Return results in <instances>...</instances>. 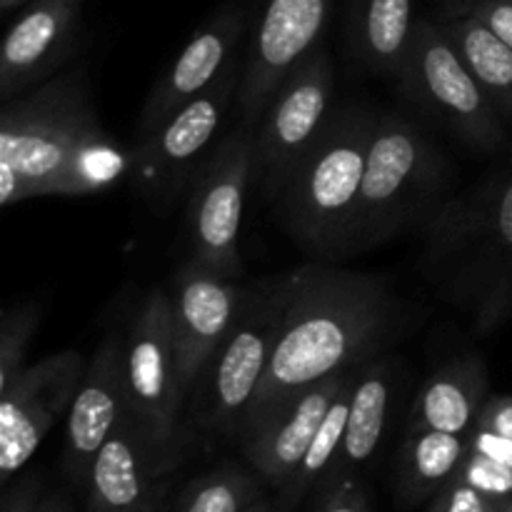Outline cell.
<instances>
[{"label": "cell", "mask_w": 512, "mask_h": 512, "mask_svg": "<svg viewBox=\"0 0 512 512\" xmlns=\"http://www.w3.org/2000/svg\"><path fill=\"white\" fill-rule=\"evenodd\" d=\"M285 305V278L248 295L243 315L210 355L188 395V413L198 428L240 433L268 370Z\"/></svg>", "instance_id": "5b68a950"}, {"label": "cell", "mask_w": 512, "mask_h": 512, "mask_svg": "<svg viewBox=\"0 0 512 512\" xmlns=\"http://www.w3.org/2000/svg\"><path fill=\"white\" fill-rule=\"evenodd\" d=\"M170 448L155 443L130 413L123 415L90 468L95 508L130 512L143 508L150 478L163 468Z\"/></svg>", "instance_id": "ac0fdd59"}, {"label": "cell", "mask_w": 512, "mask_h": 512, "mask_svg": "<svg viewBox=\"0 0 512 512\" xmlns=\"http://www.w3.org/2000/svg\"><path fill=\"white\" fill-rule=\"evenodd\" d=\"M248 295V290L235 285L233 278L215 273L198 258H190L175 273L170 288V318L185 398L210 355L240 320Z\"/></svg>", "instance_id": "4fadbf2b"}, {"label": "cell", "mask_w": 512, "mask_h": 512, "mask_svg": "<svg viewBox=\"0 0 512 512\" xmlns=\"http://www.w3.org/2000/svg\"><path fill=\"white\" fill-rule=\"evenodd\" d=\"M378 115L330 113L323 133L280 190L285 223L295 238L323 253H343L360 203L370 140Z\"/></svg>", "instance_id": "3957f363"}, {"label": "cell", "mask_w": 512, "mask_h": 512, "mask_svg": "<svg viewBox=\"0 0 512 512\" xmlns=\"http://www.w3.org/2000/svg\"><path fill=\"white\" fill-rule=\"evenodd\" d=\"M470 453V435L440 433V430H408L403 463L408 488L415 493L435 490L458 478Z\"/></svg>", "instance_id": "cb8c5ba5"}, {"label": "cell", "mask_w": 512, "mask_h": 512, "mask_svg": "<svg viewBox=\"0 0 512 512\" xmlns=\"http://www.w3.org/2000/svg\"><path fill=\"white\" fill-rule=\"evenodd\" d=\"M323 512H365V503L360 498L358 490H338V493L330 498V503L325 505Z\"/></svg>", "instance_id": "d6a6232c"}, {"label": "cell", "mask_w": 512, "mask_h": 512, "mask_svg": "<svg viewBox=\"0 0 512 512\" xmlns=\"http://www.w3.org/2000/svg\"><path fill=\"white\" fill-rule=\"evenodd\" d=\"M358 373V370H355ZM355 373L350 375L348 383L343 385V390L338 393V398L330 405L328 415H325L323 425H320L318 435H315L313 445L305 453L303 463L295 470L293 478L288 480V488L293 495H300L305 488H308L313 480H318L325 470L333 465V460H338L340 448H343L345 438V423H348V410H350V393H353Z\"/></svg>", "instance_id": "d4e9b609"}, {"label": "cell", "mask_w": 512, "mask_h": 512, "mask_svg": "<svg viewBox=\"0 0 512 512\" xmlns=\"http://www.w3.org/2000/svg\"><path fill=\"white\" fill-rule=\"evenodd\" d=\"M80 0H35L13 23L0 50V98L23 95L60 68L78 23Z\"/></svg>", "instance_id": "e0dca14e"}, {"label": "cell", "mask_w": 512, "mask_h": 512, "mask_svg": "<svg viewBox=\"0 0 512 512\" xmlns=\"http://www.w3.org/2000/svg\"><path fill=\"white\" fill-rule=\"evenodd\" d=\"M470 450L512 468V440L488 428H475L470 435Z\"/></svg>", "instance_id": "1f68e13d"}, {"label": "cell", "mask_w": 512, "mask_h": 512, "mask_svg": "<svg viewBox=\"0 0 512 512\" xmlns=\"http://www.w3.org/2000/svg\"><path fill=\"white\" fill-rule=\"evenodd\" d=\"M255 175V128L240 125L200 163L188 188V233L193 258L215 273L238 278L240 228Z\"/></svg>", "instance_id": "8992f818"}, {"label": "cell", "mask_w": 512, "mask_h": 512, "mask_svg": "<svg viewBox=\"0 0 512 512\" xmlns=\"http://www.w3.org/2000/svg\"><path fill=\"white\" fill-rule=\"evenodd\" d=\"M393 363H370L355 373L353 393H350L348 423H345L343 448L338 453V463L355 468L373 458L388 428L390 405L395 395Z\"/></svg>", "instance_id": "7402d4cb"}, {"label": "cell", "mask_w": 512, "mask_h": 512, "mask_svg": "<svg viewBox=\"0 0 512 512\" xmlns=\"http://www.w3.org/2000/svg\"><path fill=\"white\" fill-rule=\"evenodd\" d=\"M330 5L333 0H265L235 98L245 125H258L280 85L318 48Z\"/></svg>", "instance_id": "8fae6325"}, {"label": "cell", "mask_w": 512, "mask_h": 512, "mask_svg": "<svg viewBox=\"0 0 512 512\" xmlns=\"http://www.w3.org/2000/svg\"><path fill=\"white\" fill-rule=\"evenodd\" d=\"M400 80L410 100L475 148H495L503 140L500 113L470 73L448 30L433 20H418Z\"/></svg>", "instance_id": "52a82bcc"}, {"label": "cell", "mask_w": 512, "mask_h": 512, "mask_svg": "<svg viewBox=\"0 0 512 512\" xmlns=\"http://www.w3.org/2000/svg\"><path fill=\"white\" fill-rule=\"evenodd\" d=\"M128 413L163 448H175L185 390L175 355L170 293L150 290L123 335Z\"/></svg>", "instance_id": "ba28073f"}, {"label": "cell", "mask_w": 512, "mask_h": 512, "mask_svg": "<svg viewBox=\"0 0 512 512\" xmlns=\"http://www.w3.org/2000/svg\"><path fill=\"white\" fill-rule=\"evenodd\" d=\"M503 500L488 498L460 478L450 480L433 512H503Z\"/></svg>", "instance_id": "f1b7e54d"}, {"label": "cell", "mask_w": 512, "mask_h": 512, "mask_svg": "<svg viewBox=\"0 0 512 512\" xmlns=\"http://www.w3.org/2000/svg\"><path fill=\"white\" fill-rule=\"evenodd\" d=\"M248 512H268V510H265V508H263V505H258V503H255V505H253V508H250Z\"/></svg>", "instance_id": "8d00e7d4"}, {"label": "cell", "mask_w": 512, "mask_h": 512, "mask_svg": "<svg viewBox=\"0 0 512 512\" xmlns=\"http://www.w3.org/2000/svg\"><path fill=\"white\" fill-rule=\"evenodd\" d=\"M458 478L463 483L473 485L475 490L485 493L488 498L503 500L508 503L512 498V468L510 465L495 463V460L485 458V455L470 450L468 458H465L463 468H460Z\"/></svg>", "instance_id": "83f0119b"}, {"label": "cell", "mask_w": 512, "mask_h": 512, "mask_svg": "<svg viewBox=\"0 0 512 512\" xmlns=\"http://www.w3.org/2000/svg\"><path fill=\"white\" fill-rule=\"evenodd\" d=\"M445 30L460 55L468 63L470 73L483 85L485 95L500 115L512 118V48L500 40L478 15L465 13L453 18Z\"/></svg>", "instance_id": "603a6c76"}, {"label": "cell", "mask_w": 512, "mask_h": 512, "mask_svg": "<svg viewBox=\"0 0 512 512\" xmlns=\"http://www.w3.org/2000/svg\"><path fill=\"white\" fill-rule=\"evenodd\" d=\"M503 512H512V498L508 500V503H505V505H503Z\"/></svg>", "instance_id": "74e56055"}, {"label": "cell", "mask_w": 512, "mask_h": 512, "mask_svg": "<svg viewBox=\"0 0 512 512\" xmlns=\"http://www.w3.org/2000/svg\"><path fill=\"white\" fill-rule=\"evenodd\" d=\"M415 28L413 0H353L350 5V48L373 73L400 75Z\"/></svg>", "instance_id": "44dd1931"}, {"label": "cell", "mask_w": 512, "mask_h": 512, "mask_svg": "<svg viewBox=\"0 0 512 512\" xmlns=\"http://www.w3.org/2000/svg\"><path fill=\"white\" fill-rule=\"evenodd\" d=\"M245 30V13L238 5L218 10L185 43L175 63L158 78L140 110V140L153 135L183 105L210 88L235 63V48Z\"/></svg>", "instance_id": "5bb4252c"}, {"label": "cell", "mask_w": 512, "mask_h": 512, "mask_svg": "<svg viewBox=\"0 0 512 512\" xmlns=\"http://www.w3.org/2000/svg\"><path fill=\"white\" fill-rule=\"evenodd\" d=\"M33 512H68L65 508H60V505H48V508H38Z\"/></svg>", "instance_id": "d590c367"}, {"label": "cell", "mask_w": 512, "mask_h": 512, "mask_svg": "<svg viewBox=\"0 0 512 512\" xmlns=\"http://www.w3.org/2000/svg\"><path fill=\"white\" fill-rule=\"evenodd\" d=\"M333 98V63L315 48L290 73L255 125V175L268 195H280L285 180L323 133Z\"/></svg>", "instance_id": "30bf717a"}, {"label": "cell", "mask_w": 512, "mask_h": 512, "mask_svg": "<svg viewBox=\"0 0 512 512\" xmlns=\"http://www.w3.org/2000/svg\"><path fill=\"white\" fill-rule=\"evenodd\" d=\"M240 75L235 60L205 93L143 138L140 148L130 155L135 185L155 208H165L175 195L190 188L195 170L203 163L200 158L218 133L230 103L238 98Z\"/></svg>", "instance_id": "9c48e42d"}, {"label": "cell", "mask_w": 512, "mask_h": 512, "mask_svg": "<svg viewBox=\"0 0 512 512\" xmlns=\"http://www.w3.org/2000/svg\"><path fill=\"white\" fill-rule=\"evenodd\" d=\"M40 305L38 303H18L5 310L0 320V390L8 388L28 365V345L33 340L35 330L40 325Z\"/></svg>", "instance_id": "4316f807"}, {"label": "cell", "mask_w": 512, "mask_h": 512, "mask_svg": "<svg viewBox=\"0 0 512 512\" xmlns=\"http://www.w3.org/2000/svg\"><path fill=\"white\" fill-rule=\"evenodd\" d=\"M393 315L383 283L363 273L303 268L285 278L278 340L245 428L310 385L355 370Z\"/></svg>", "instance_id": "6da1fadb"}, {"label": "cell", "mask_w": 512, "mask_h": 512, "mask_svg": "<svg viewBox=\"0 0 512 512\" xmlns=\"http://www.w3.org/2000/svg\"><path fill=\"white\" fill-rule=\"evenodd\" d=\"M255 503L258 488L248 475L220 470L190 485L178 512H248Z\"/></svg>", "instance_id": "484cf974"}, {"label": "cell", "mask_w": 512, "mask_h": 512, "mask_svg": "<svg viewBox=\"0 0 512 512\" xmlns=\"http://www.w3.org/2000/svg\"><path fill=\"white\" fill-rule=\"evenodd\" d=\"M353 373L355 370L333 375V378H325L300 390L295 398H290L288 403L275 408L273 413L240 433L245 455L263 478L278 485H285L293 478L308 448L313 445L330 405Z\"/></svg>", "instance_id": "9a60e30c"}, {"label": "cell", "mask_w": 512, "mask_h": 512, "mask_svg": "<svg viewBox=\"0 0 512 512\" xmlns=\"http://www.w3.org/2000/svg\"><path fill=\"white\" fill-rule=\"evenodd\" d=\"M30 503H33V485H23V488L8 500L5 512H30Z\"/></svg>", "instance_id": "836d02e7"}, {"label": "cell", "mask_w": 512, "mask_h": 512, "mask_svg": "<svg viewBox=\"0 0 512 512\" xmlns=\"http://www.w3.org/2000/svg\"><path fill=\"white\" fill-rule=\"evenodd\" d=\"M485 400H488L485 365L473 355L455 358L435 370L418 390L410 410L408 430L473 435Z\"/></svg>", "instance_id": "ffe728a7"}, {"label": "cell", "mask_w": 512, "mask_h": 512, "mask_svg": "<svg viewBox=\"0 0 512 512\" xmlns=\"http://www.w3.org/2000/svg\"><path fill=\"white\" fill-rule=\"evenodd\" d=\"M478 428H488L493 433L512 440V398L510 395H488L480 410Z\"/></svg>", "instance_id": "4dcf8cb0"}, {"label": "cell", "mask_w": 512, "mask_h": 512, "mask_svg": "<svg viewBox=\"0 0 512 512\" xmlns=\"http://www.w3.org/2000/svg\"><path fill=\"white\" fill-rule=\"evenodd\" d=\"M20 3H25V0H0V8L10 10V8H15V5H20Z\"/></svg>", "instance_id": "e575fe53"}, {"label": "cell", "mask_w": 512, "mask_h": 512, "mask_svg": "<svg viewBox=\"0 0 512 512\" xmlns=\"http://www.w3.org/2000/svg\"><path fill=\"white\" fill-rule=\"evenodd\" d=\"M143 510H148V508H145V505H143ZM143 510H140V508H138V510H130V512H143Z\"/></svg>", "instance_id": "f35d334b"}, {"label": "cell", "mask_w": 512, "mask_h": 512, "mask_svg": "<svg viewBox=\"0 0 512 512\" xmlns=\"http://www.w3.org/2000/svg\"><path fill=\"white\" fill-rule=\"evenodd\" d=\"M85 375L83 355L63 350L28 365L0 390V475L8 480L35 455L55 420L73 405Z\"/></svg>", "instance_id": "7c38bea8"}, {"label": "cell", "mask_w": 512, "mask_h": 512, "mask_svg": "<svg viewBox=\"0 0 512 512\" xmlns=\"http://www.w3.org/2000/svg\"><path fill=\"white\" fill-rule=\"evenodd\" d=\"M128 413L123 338L110 335L85 368L68 410V463L78 478L88 475L95 455Z\"/></svg>", "instance_id": "2e32d148"}, {"label": "cell", "mask_w": 512, "mask_h": 512, "mask_svg": "<svg viewBox=\"0 0 512 512\" xmlns=\"http://www.w3.org/2000/svg\"><path fill=\"white\" fill-rule=\"evenodd\" d=\"M468 13L478 15L500 40L512 48V0H480Z\"/></svg>", "instance_id": "f546056e"}, {"label": "cell", "mask_w": 512, "mask_h": 512, "mask_svg": "<svg viewBox=\"0 0 512 512\" xmlns=\"http://www.w3.org/2000/svg\"><path fill=\"white\" fill-rule=\"evenodd\" d=\"M123 168L105 138L80 73L8 100L0 120V205L83 195Z\"/></svg>", "instance_id": "7a4b0ae2"}, {"label": "cell", "mask_w": 512, "mask_h": 512, "mask_svg": "<svg viewBox=\"0 0 512 512\" xmlns=\"http://www.w3.org/2000/svg\"><path fill=\"white\" fill-rule=\"evenodd\" d=\"M433 255L458 253L468 258L480 248L488 255L480 265V275H505L512 268V173L498 183L488 195H480L478 203H455L438 218L433 230ZM480 275H475L473 285Z\"/></svg>", "instance_id": "d6986e66"}, {"label": "cell", "mask_w": 512, "mask_h": 512, "mask_svg": "<svg viewBox=\"0 0 512 512\" xmlns=\"http://www.w3.org/2000/svg\"><path fill=\"white\" fill-rule=\"evenodd\" d=\"M443 163L428 135L400 115H378L360 203L343 253L385 243L438 190Z\"/></svg>", "instance_id": "277c9868"}]
</instances>
